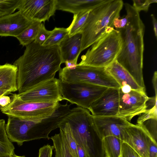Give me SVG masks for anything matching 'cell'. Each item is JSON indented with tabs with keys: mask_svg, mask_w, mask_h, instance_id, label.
I'll use <instances>...</instances> for the list:
<instances>
[{
	"mask_svg": "<svg viewBox=\"0 0 157 157\" xmlns=\"http://www.w3.org/2000/svg\"><path fill=\"white\" fill-rule=\"evenodd\" d=\"M62 63L58 45L44 46L33 41L26 46L23 55L13 64L17 68L18 94L55 78Z\"/></svg>",
	"mask_w": 157,
	"mask_h": 157,
	"instance_id": "6da1fadb",
	"label": "cell"
},
{
	"mask_svg": "<svg viewBox=\"0 0 157 157\" xmlns=\"http://www.w3.org/2000/svg\"><path fill=\"white\" fill-rule=\"evenodd\" d=\"M124 6L128 22L124 28L116 29L120 33L122 45L116 60L146 90L143 73L145 26L139 13L132 5L125 3Z\"/></svg>",
	"mask_w": 157,
	"mask_h": 157,
	"instance_id": "7a4b0ae2",
	"label": "cell"
},
{
	"mask_svg": "<svg viewBox=\"0 0 157 157\" xmlns=\"http://www.w3.org/2000/svg\"><path fill=\"white\" fill-rule=\"evenodd\" d=\"M123 5L121 0H107L90 11L81 32V52L114 29V21L119 18Z\"/></svg>",
	"mask_w": 157,
	"mask_h": 157,
	"instance_id": "3957f363",
	"label": "cell"
},
{
	"mask_svg": "<svg viewBox=\"0 0 157 157\" xmlns=\"http://www.w3.org/2000/svg\"><path fill=\"white\" fill-rule=\"evenodd\" d=\"M64 119L69 123L77 144L84 149L88 157H105L102 139L88 109L74 108Z\"/></svg>",
	"mask_w": 157,
	"mask_h": 157,
	"instance_id": "277c9868",
	"label": "cell"
},
{
	"mask_svg": "<svg viewBox=\"0 0 157 157\" xmlns=\"http://www.w3.org/2000/svg\"><path fill=\"white\" fill-rule=\"evenodd\" d=\"M121 45L120 33L114 29L92 45L77 65L106 67L116 60Z\"/></svg>",
	"mask_w": 157,
	"mask_h": 157,
	"instance_id": "5b68a950",
	"label": "cell"
},
{
	"mask_svg": "<svg viewBox=\"0 0 157 157\" xmlns=\"http://www.w3.org/2000/svg\"><path fill=\"white\" fill-rule=\"evenodd\" d=\"M11 102L4 107L0 106L3 113L22 120L39 122L51 116L55 112L59 102H39L22 101L17 94L10 97Z\"/></svg>",
	"mask_w": 157,
	"mask_h": 157,
	"instance_id": "8992f818",
	"label": "cell"
},
{
	"mask_svg": "<svg viewBox=\"0 0 157 157\" xmlns=\"http://www.w3.org/2000/svg\"><path fill=\"white\" fill-rule=\"evenodd\" d=\"M59 77L61 81L66 82H83L108 88H121L104 67L77 65L69 69L64 67L59 70Z\"/></svg>",
	"mask_w": 157,
	"mask_h": 157,
	"instance_id": "52a82bcc",
	"label": "cell"
},
{
	"mask_svg": "<svg viewBox=\"0 0 157 157\" xmlns=\"http://www.w3.org/2000/svg\"><path fill=\"white\" fill-rule=\"evenodd\" d=\"M60 82L61 93L63 100L87 109L108 88L83 82Z\"/></svg>",
	"mask_w": 157,
	"mask_h": 157,
	"instance_id": "ba28073f",
	"label": "cell"
},
{
	"mask_svg": "<svg viewBox=\"0 0 157 157\" xmlns=\"http://www.w3.org/2000/svg\"><path fill=\"white\" fill-rule=\"evenodd\" d=\"M60 80L55 78L36 85L29 90L17 94L23 101L51 102L63 100L61 94Z\"/></svg>",
	"mask_w": 157,
	"mask_h": 157,
	"instance_id": "9c48e42d",
	"label": "cell"
},
{
	"mask_svg": "<svg viewBox=\"0 0 157 157\" xmlns=\"http://www.w3.org/2000/svg\"><path fill=\"white\" fill-rule=\"evenodd\" d=\"M148 98L145 92L132 90L128 93H124L120 88L117 116L129 122L135 116L145 112Z\"/></svg>",
	"mask_w": 157,
	"mask_h": 157,
	"instance_id": "30bf717a",
	"label": "cell"
},
{
	"mask_svg": "<svg viewBox=\"0 0 157 157\" xmlns=\"http://www.w3.org/2000/svg\"><path fill=\"white\" fill-rule=\"evenodd\" d=\"M56 3L57 0H21L18 9L29 20L44 22L54 14Z\"/></svg>",
	"mask_w": 157,
	"mask_h": 157,
	"instance_id": "8fae6325",
	"label": "cell"
},
{
	"mask_svg": "<svg viewBox=\"0 0 157 157\" xmlns=\"http://www.w3.org/2000/svg\"><path fill=\"white\" fill-rule=\"evenodd\" d=\"M38 122L8 116L5 129L9 139L20 146L24 142L38 140L35 127Z\"/></svg>",
	"mask_w": 157,
	"mask_h": 157,
	"instance_id": "7c38bea8",
	"label": "cell"
},
{
	"mask_svg": "<svg viewBox=\"0 0 157 157\" xmlns=\"http://www.w3.org/2000/svg\"><path fill=\"white\" fill-rule=\"evenodd\" d=\"M122 135V141L141 157H149V144L150 140L152 138L142 127L131 123L123 128Z\"/></svg>",
	"mask_w": 157,
	"mask_h": 157,
	"instance_id": "4fadbf2b",
	"label": "cell"
},
{
	"mask_svg": "<svg viewBox=\"0 0 157 157\" xmlns=\"http://www.w3.org/2000/svg\"><path fill=\"white\" fill-rule=\"evenodd\" d=\"M119 89L108 88L93 103L88 110L94 116H117L119 111Z\"/></svg>",
	"mask_w": 157,
	"mask_h": 157,
	"instance_id": "5bb4252c",
	"label": "cell"
},
{
	"mask_svg": "<svg viewBox=\"0 0 157 157\" xmlns=\"http://www.w3.org/2000/svg\"><path fill=\"white\" fill-rule=\"evenodd\" d=\"M93 117L96 130L102 139L113 136L122 140L123 128L131 123L125 119L118 116Z\"/></svg>",
	"mask_w": 157,
	"mask_h": 157,
	"instance_id": "9a60e30c",
	"label": "cell"
},
{
	"mask_svg": "<svg viewBox=\"0 0 157 157\" xmlns=\"http://www.w3.org/2000/svg\"><path fill=\"white\" fill-rule=\"evenodd\" d=\"M33 22L19 10L0 18V36L16 37Z\"/></svg>",
	"mask_w": 157,
	"mask_h": 157,
	"instance_id": "2e32d148",
	"label": "cell"
},
{
	"mask_svg": "<svg viewBox=\"0 0 157 157\" xmlns=\"http://www.w3.org/2000/svg\"><path fill=\"white\" fill-rule=\"evenodd\" d=\"M82 34L80 32L70 37L67 36L59 46L62 63L67 61L77 63L81 53Z\"/></svg>",
	"mask_w": 157,
	"mask_h": 157,
	"instance_id": "e0dca14e",
	"label": "cell"
},
{
	"mask_svg": "<svg viewBox=\"0 0 157 157\" xmlns=\"http://www.w3.org/2000/svg\"><path fill=\"white\" fill-rule=\"evenodd\" d=\"M107 72L120 85L121 87L126 85L129 86L132 90L145 92V90L139 86L128 73L116 60L105 67Z\"/></svg>",
	"mask_w": 157,
	"mask_h": 157,
	"instance_id": "ac0fdd59",
	"label": "cell"
},
{
	"mask_svg": "<svg viewBox=\"0 0 157 157\" xmlns=\"http://www.w3.org/2000/svg\"><path fill=\"white\" fill-rule=\"evenodd\" d=\"M107 0H57L56 10L68 12L74 14L90 10Z\"/></svg>",
	"mask_w": 157,
	"mask_h": 157,
	"instance_id": "d6986e66",
	"label": "cell"
},
{
	"mask_svg": "<svg viewBox=\"0 0 157 157\" xmlns=\"http://www.w3.org/2000/svg\"><path fill=\"white\" fill-rule=\"evenodd\" d=\"M17 67L13 64L0 65V89L11 92L17 91Z\"/></svg>",
	"mask_w": 157,
	"mask_h": 157,
	"instance_id": "ffe728a7",
	"label": "cell"
},
{
	"mask_svg": "<svg viewBox=\"0 0 157 157\" xmlns=\"http://www.w3.org/2000/svg\"><path fill=\"white\" fill-rule=\"evenodd\" d=\"M50 139L53 143L55 157H73L61 129H59V133L56 134Z\"/></svg>",
	"mask_w": 157,
	"mask_h": 157,
	"instance_id": "44dd1931",
	"label": "cell"
},
{
	"mask_svg": "<svg viewBox=\"0 0 157 157\" xmlns=\"http://www.w3.org/2000/svg\"><path fill=\"white\" fill-rule=\"evenodd\" d=\"M105 157H120L122 141L113 136L106 137L102 139Z\"/></svg>",
	"mask_w": 157,
	"mask_h": 157,
	"instance_id": "7402d4cb",
	"label": "cell"
},
{
	"mask_svg": "<svg viewBox=\"0 0 157 157\" xmlns=\"http://www.w3.org/2000/svg\"><path fill=\"white\" fill-rule=\"evenodd\" d=\"M5 122L0 119V157L10 156L15 155V147L6 133Z\"/></svg>",
	"mask_w": 157,
	"mask_h": 157,
	"instance_id": "603a6c76",
	"label": "cell"
},
{
	"mask_svg": "<svg viewBox=\"0 0 157 157\" xmlns=\"http://www.w3.org/2000/svg\"><path fill=\"white\" fill-rule=\"evenodd\" d=\"M41 23L34 21L29 27L24 30L16 37L20 44L23 46H26L35 40Z\"/></svg>",
	"mask_w": 157,
	"mask_h": 157,
	"instance_id": "cb8c5ba5",
	"label": "cell"
},
{
	"mask_svg": "<svg viewBox=\"0 0 157 157\" xmlns=\"http://www.w3.org/2000/svg\"><path fill=\"white\" fill-rule=\"evenodd\" d=\"M58 128L63 131L71 153L73 157H78V144L74 137L70 126L64 119L59 124Z\"/></svg>",
	"mask_w": 157,
	"mask_h": 157,
	"instance_id": "d4e9b609",
	"label": "cell"
},
{
	"mask_svg": "<svg viewBox=\"0 0 157 157\" xmlns=\"http://www.w3.org/2000/svg\"><path fill=\"white\" fill-rule=\"evenodd\" d=\"M90 10H86L74 14L73 21L67 28L70 37L81 32Z\"/></svg>",
	"mask_w": 157,
	"mask_h": 157,
	"instance_id": "484cf974",
	"label": "cell"
},
{
	"mask_svg": "<svg viewBox=\"0 0 157 157\" xmlns=\"http://www.w3.org/2000/svg\"><path fill=\"white\" fill-rule=\"evenodd\" d=\"M51 31L50 35L42 45L48 46H59L68 34L67 28H63L55 27Z\"/></svg>",
	"mask_w": 157,
	"mask_h": 157,
	"instance_id": "4316f807",
	"label": "cell"
},
{
	"mask_svg": "<svg viewBox=\"0 0 157 157\" xmlns=\"http://www.w3.org/2000/svg\"><path fill=\"white\" fill-rule=\"evenodd\" d=\"M21 0H0V18L13 13L18 9Z\"/></svg>",
	"mask_w": 157,
	"mask_h": 157,
	"instance_id": "83f0119b",
	"label": "cell"
},
{
	"mask_svg": "<svg viewBox=\"0 0 157 157\" xmlns=\"http://www.w3.org/2000/svg\"><path fill=\"white\" fill-rule=\"evenodd\" d=\"M157 118H151L147 119L140 124H138L144 129L156 142L157 140Z\"/></svg>",
	"mask_w": 157,
	"mask_h": 157,
	"instance_id": "f1b7e54d",
	"label": "cell"
},
{
	"mask_svg": "<svg viewBox=\"0 0 157 157\" xmlns=\"http://www.w3.org/2000/svg\"><path fill=\"white\" fill-rule=\"evenodd\" d=\"M51 32V31L47 30L44 24L41 23L34 42L42 45L49 37Z\"/></svg>",
	"mask_w": 157,
	"mask_h": 157,
	"instance_id": "f546056e",
	"label": "cell"
},
{
	"mask_svg": "<svg viewBox=\"0 0 157 157\" xmlns=\"http://www.w3.org/2000/svg\"><path fill=\"white\" fill-rule=\"evenodd\" d=\"M133 2L132 6L139 13L142 11H147L151 4L156 3L157 1L156 0H133Z\"/></svg>",
	"mask_w": 157,
	"mask_h": 157,
	"instance_id": "4dcf8cb0",
	"label": "cell"
},
{
	"mask_svg": "<svg viewBox=\"0 0 157 157\" xmlns=\"http://www.w3.org/2000/svg\"><path fill=\"white\" fill-rule=\"evenodd\" d=\"M120 157H141L133 148L122 141Z\"/></svg>",
	"mask_w": 157,
	"mask_h": 157,
	"instance_id": "1f68e13d",
	"label": "cell"
},
{
	"mask_svg": "<svg viewBox=\"0 0 157 157\" xmlns=\"http://www.w3.org/2000/svg\"><path fill=\"white\" fill-rule=\"evenodd\" d=\"M53 150V146L45 145L40 148L38 157H52Z\"/></svg>",
	"mask_w": 157,
	"mask_h": 157,
	"instance_id": "d6a6232c",
	"label": "cell"
},
{
	"mask_svg": "<svg viewBox=\"0 0 157 157\" xmlns=\"http://www.w3.org/2000/svg\"><path fill=\"white\" fill-rule=\"evenodd\" d=\"M128 17L126 15L125 17L121 19H115L113 22V25L116 29H122L124 28L128 22Z\"/></svg>",
	"mask_w": 157,
	"mask_h": 157,
	"instance_id": "836d02e7",
	"label": "cell"
},
{
	"mask_svg": "<svg viewBox=\"0 0 157 157\" xmlns=\"http://www.w3.org/2000/svg\"><path fill=\"white\" fill-rule=\"evenodd\" d=\"M148 151L149 157H157V143L152 139L149 141Z\"/></svg>",
	"mask_w": 157,
	"mask_h": 157,
	"instance_id": "e575fe53",
	"label": "cell"
},
{
	"mask_svg": "<svg viewBox=\"0 0 157 157\" xmlns=\"http://www.w3.org/2000/svg\"><path fill=\"white\" fill-rule=\"evenodd\" d=\"M11 102V98L6 95L0 96V106L4 107L9 104Z\"/></svg>",
	"mask_w": 157,
	"mask_h": 157,
	"instance_id": "d590c367",
	"label": "cell"
},
{
	"mask_svg": "<svg viewBox=\"0 0 157 157\" xmlns=\"http://www.w3.org/2000/svg\"><path fill=\"white\" fill-rule=\"evenodd\" d=\"M152 19V23L155 36L156 39L157 38V22L154 14H152L151 15Z\"/></svg>",
	"mask_w": 157,
	"mask_h": 157,
	"instance_id": "8d00e7d4",
	"label": "cell"
},
{
	"mask_svg": "<svg viewBox=\"0 0 157 157\" xmlns=\"http://www.w3.org/2000/svg\"><path fill=\"white\" fill-rule=\"evenodd\" d=\"M77 149L78 157H88L86 151L84 149L78 144Z\"/></svg>",
	"mask_w": 157,
	"mask_h": 157,
	"instance_id": "74e56055",
	"label": "cell"
},
{
	"mask_svg": "<svg viewBox=\"0 0 157 157\" xmlns=\"http://www.w3.org/2000/svg\"><path fill=\"white\" fill-rule=\"evenodd\" d=\"M157 72L156 71H155L153 75V78L152 79V82L153 85V87L154 88L155 93V96L157 97Z\"/></svg>",
	"mask_w": 157,
	"mask_h": 157,
	"instance_id": "f35d334b",
	"label": "cell"
},
{
	"mask_svg": "<svg viewBox=\"0 0 157 157\" xmlns=\"http://www.w3.org/2000/svg\"><path fill=\"white\" fill-rule=\"evenodd\" d=\"M65 67L69 69H72L75 68L77 65V63L75 62L67 61L64 63Z\"/></svg>",
	"mask_w": 157,
	"mask_h": 157,
	"instance_id": "ab89813d",
	"label": "cell"
},
{
	"mask_svg": "<svg viewBox=\"0 0 157 157\" xmlns=\"http://www.w3.org/2000/svg\"><path fill=\"white\" fill-rule=\"evenodd\" d=\"M120 89L124 93H128L132 90L130 86L128 85H125L121 87Z\"/></svg>",
	"mask_w": 157,
	"mask_h": 157,
	"instance_id": "60d3db41",
	"label": "cell"
},
{
	"mask_svg": "<svg viewBox=\"0 0 157 157\" xmlns=\"http://www.w3.org/2000/svg\"><path fill=\"white\" fill-rule=\"evenodd\" d=\"M11 92L9 90L0 89V96L2 95H8L11 93Z\"/></svg>",
	"mask_w": 157,
	"mask_h": 157,
	"instance_id": "b9f144b4",
	"label": "cell"
},
{
	"mask_svg": "<svg viewBox=\"0 0 157 157\" xmlns=\"http://www.w3.org/2000/svg\"><path fill=\"white\" fill-rule=\"evenodd\" d=\"M25 157V156H19L16 155H12L11 156H8V157Z\"/></svg>",
	"mask_w": 157,
	"mask_h": 157,
	"instance_id": "7bdbcfd3",
	"label": "cell"
}]
</instances>
